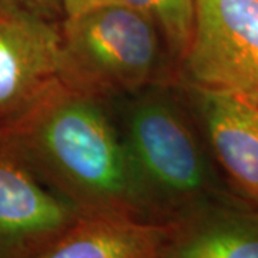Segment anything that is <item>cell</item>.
I'll list each match as a JSON object with an SVG mask.
<instances>
[{
  "label": "cell",
  "instance_id": "12",
  "mask_svg": "<svg viewBox=\"0 0 258 258\" xmlns=\"http://www.w3.org/2000/svg\"><path fill=\"white\" fill-rule=\"evenodd\" d=\"M60 2H62L64 18H72L76 15L85 13L88 10L101 8L118 0H60Z\"/></svg>",
  "mask_w": 258,
  "mask_h": 258
},
{
  "label": "cell",
  "instance_id": "10",
  "mask_svg": "<svg viewBox=\"0 0 258 258\" xmlns=\"http://www.w3.org/2000/svg\"><path fill=\"white\" fill-rule=\"evenodd\" d=\"M151 19L172 62L179 64L192 36L195 0H118Z\"/></svg>",
  "mask_w": 258,
  "mask_h": 258
},
{
  "label": "cell",
  "instance_id": "4",
  "mask_svg": "<svg viewBox=\"0 0 258 258\" xmlns=\"http://www.w3.org/2000/svg\"><path fill=\"white\" fill-rule=\"evenodd\" d=\"M178 66L191 88L258 101V0H195Z\"/></svg>",
  "mask_w": 258,
  "mask_h": 258
},
{
  "label": "cell",
  "instance_id": "7",
  "mask_svg": "<svg viewBox=\"0 0 258 258\" xmlns=\"http://www.w3.org/2000/svg\"><path fill=\"white\" fill-rule=\"evenodd\" d=\"M172 225L125 214H82L29 258H162Z\"/></svg>",
  "mask_w": 258,
  "mask_h": 258
},
{
  "label": "cell",
  "instance_id": "5",
  "mask_svg": "<svg viewBox=\"0 0 258 258\" xmlns=\"http://www.w3.org/2000/svg\"><path fill=\"white\" fill-rule=\"evenodd\" d=\"M60 82V25L0 5V131Z\"/></svg>",
  "mask_w": 258,
  "mask_h": 258
},
{
  "label": "cell",
  "instance_id": "1",
  "mask_svg": "<svg viewBox=\"0 0 258 258\" xmlns=\"http://www.w3.org/2000/svg\"><path fill=\"white\" fill-rule=\"evenodd\" d=\"M0 137L82 214L135 215L147 203L99 99L59 83Z\"/></svg>",
  "mask_w": 258,
  "mask_h": 258
},
{
  "label": "cell",
  "instance_id": "8",
  "mask_svg": "<svg viewBox=\"0 0 258 258\" xmlns=\"http://www.w3.org/2000/svg\"><path fill=\"white\" fill-rule=\"evenodd\" d=\"M192 89L218 162L241 192L258 203V101Z\"/></svg>",
  "mask_w": 258,
  "mask_h": 258
},
{
  "label": "cell",
  "instance_id": "11",
  "mask_svg": "<svg viewBox=\"0 0 258 258\" xmlns=\"http://www.w3.org/2000/svg\"><path fill=\"white\" fill-rule=\"evenodd\" d=\"M0 5L25 10L57 25H60L64 19L60 0H0Z\"/></svg>",
  "mask_w": 258,
  "mask_h": 258
},
{
  "label": "cell",
  "instance_id": "9",
  "mask_svg": "<svg viewBox=\"0 0 258 258\" xmlns=\"http://www.w3.org/2000/svg\"><path fill=\"white\" fill-rule=\"evenodd\" d=\"M162 258H258V214L212 212L172 225Z\"/></svg>",
  "mask_w": 258,
  "mask_h": 258
},
{
  "label": "cell",
  "instance_id": "6",
  "mask_svg": "<svg viewBox=\"0 0 258 258\" xmlns=\"http://www.w3.org/2000/svg\"><path fill=\"white\" fill-rule=\"evenodd\" d=\"M42 179L0 137V248L35 254L82 215Z\"/></svg>",
  "mask_w": 258,
  "mask_h": 258
},
{
  "label": "cell",
  "instance_id": "3",
  "mask_svg": "<svg viewBox=\"0 0 258 258\" xmlns=\"http://www.w3.org/2000/svg\"><path fill=\"white\" fill-rule=\"evenodd\" d=\"M123 142L147 201L184 203L207 188L203 151L182 111L165 93L137 98L125 116Z\"/></svg>",
  "mask_w": 258,
  "mask_h": 258
},
{
  "label": "cell",
  "instance_id": "2",
  "mask_svg": "<svg viewBox=\"0 0 258 258\" xmlns=\"http://www.w3.org/2000/svg\"><path fill=\"white\" fill-rule=\"evenodd\" d=\"M165 56L154 22L120 2L60 23V81L96 99L142 91L157 81Z\"/></svg>",
  "mask_w": 258,
  "mask_h": 258
}]
</instances>
